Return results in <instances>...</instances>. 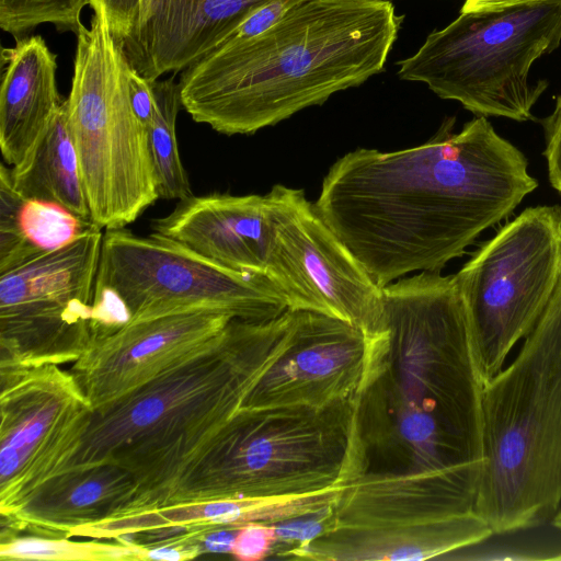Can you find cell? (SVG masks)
Here are the masks:
<instances>
[{"label": "cell", "mask_w": 561, "mask_h": 561, "mask_svg": "<svg viewBox=\"0 0 561 561\" xmlns=\"http://www.w3.org/2000/svg\"><path fill=\"white\" fill-rule=\"evenodd\" d=\"M116 542L71 541L69 538L20 535L0 541V559L36 561H146L147 549Z\"/></svg>", "instance_id": "cell-24"}, {"label": "cell", "mask_w": 561, "mask_h": 561, "mask_svg": "<svg viewBox=\"0 0 561 561\" xmlns=\"http://www.w3.org/2000/svg\"><path fill=\"white\" fill-rule=\"evenodd\" d=\"M551 522H552V525H553L557 529L561 530V508H560V511L556 514V516L552 518V520H551Z\"/></svg>", "instance_id": "cell-34"}, {"label": "cell", "mask_w": 561, "mask_h": 561, "mask_svg": "<svg viewBox=\"0 0 561 561\" xmlns=\"http://www.w3.org/2000/svg\"><path fill=\"white\" fill-rule=\"evenodd\" d=\"M125 72L133 111L140 123L148 128L156 111L154 81L146 79L129 60Z\"/></svg>", "instance_id": "cell-30"}, {"label": "cell", "mask_w": 561, "mask_h": 561, "mask_svg": "<svg viewBox=\"0 0 561 561\" xmlns=\"http://www.w3.org/2000/svg\"><path fill=\"white\" fill-rule=\"evenodd\" d=\"M539 1L542 0H465L460 13L499 11Z\"/></svg>", "instance_id": "cell-31"}, {"label": "cell", "mask_w": 561, "mask_h": 561, "mask_svg": "<svg viewBox=\"0 0 561 561\" xmlns=\"http://www.w3.org/2000/svg\"><path fill=\"white\" fill-rule=\"evenodd\" d=\"M76 33L71 89L65 100L68 129L92 221L122 229L159 194L148 129L135 115L127 89L126 57L113 37L100 0Z\"/></svg>", "instance_id": "cell-7"}, {"label": "cell", "mask_w": 561, "mask_h": 561, "mask_svg": "<svg viewBox=\"0 0 561 561\" xmlns=\"http://www.w3.org/2000/svg\"><path fill=\"white\" fill-rule=\"evenodd\" d=\"M294 321L291 309L270 320L232 319L206 350L93 410L64 471L99 463L125 468L138 490L112 518L142 512L237 413L286 352Z\"/></svg>", "instance_id": "cell-4"}, {"label": "cell", "mask_w": 561, "mask_h": 561, "mask_svg": "<svg viewBox=\"0 0 561 561\" xmlns=\"http://www.w3.org/2000/svg\"><path fill=\"white\" fill-rule=\"evenodd\" d=\"M291 343L249 392L240 409L325 407L354 397L376 337L334 317L294 310Z\"/></svg>", "instance_id": "cell-15"}, {"label": "cell", "mask_w": 561, "mask_h": 561, "mask_svg": "<svg viewBox=\"0 0 561 561\" xmlns=\"http://www.w3.org/2000/svg\"><path fill=\"white\" fill-rule=\"evenodd\" d=\"M276 539L273 524L248 523L240 527L230 554L239 561H259L270 558Z\"/></svg>", "instance_id": "cell-27"}, {"label": "cell", "mask_w": 561, "mask_h": 561, "mask_svg": "<svg viewBox=\"0 0 561 561\" xmlns=\"http://www.w3.org/2000/svg\"><path fill=\"white\" fill-rule=\"evenodd\" d=\"M556 561H561V552L554 558Z\"/></svg>", "instance_id": "cell-35"}, {"label": "cell", "mask_w": 561, "mask_h": 561, "mask_svg": "<svg viewBox=\"0 0 561 561\" xmlns=\"http://www.w3.org/2000/svg\"><path fill=\"white\" fill-rule=\"evenodd\" d=\"M486 383L534 329L561 277V207L524 209L454 275Z\"/></svg>", "instance_id": "cell-10"}, {"label": "cell", "mask_w": 561, "mask_h": 561, "mask_svg": "<svg viewBox=\"0 0 561 561\" xmlns=\"http://www.w3.org/2000/svg\"><path fill=\"white\" fill-rule=\"evenodd\" d=\"M138 483L115 463L73 468L48 480L20 511L1 516L0 541L28 534L69 538L75 528L116 516Z\"/></svg>", "instance_id": "cell-18"}, {"label": "cell", "mask_w": 561, "mask_h": 561, "mask_svg": "<svg viewBox=\"0 0 561 561\" xmlns=\"http://www.w3.org/2000/svg\"><path fill=\"white\" fill-rule=\"evenodd\" d=\"M561 44V0L462 12L398 61L402 80L422 82L476 116L534 119L548 81L529 82L534 62Z\"/></svg>", "instance_id": "cell-8"}, {"label": "cell", "mask_w": 561, "mask_h": 561, "mask_svg": "<svg viewBox=\"0 0 561 561\" xmlns=\"http://www.w3.org/2000/svg\"><path fill=\"white\" fill-rule=\"evenodd\" d=\"M93 409L59 365L0 366V515L10 516L68 466Z\"/></svg>", "instance_id": "cell-12"}, {"label": "cell", "mask_w": 561, "mask_h": 561, "mask_svg": "<svg viewBox=\"0 0 561 561\" xmlns=\"http://www.w3.org/2000/svg\"><path fill=\"white\" fill-rule=\"evenodd\" d=\"M545 135L543 156L551 186L561 194V94L551 114L540 119Z\"/></svg>", "instance_id": "cell-29"}, {"label": "cell", "mask_w": 561, "mask_h": 561, "mask_svg": "<svg viewBox=\"0 0 561 561\" xmlns=\"http://www.w3.org/2000/svg\"><path fill=\"white\" fill-rule=\"evenodd\" d=\"M113 37L122 46L139 24L146 0H100Z\"/></svg>", "instance_id": "cell-28"}, {"label": "cell", "mask_w": 561, "mask_h": 561, "mask_svg": "<svg viewBox=\"0 0 561 561\" xmlns=\"http://www.w3.org/2000/svg\"><path fill=\"white\" fill-rule=\"evenodd\" d=\"M268 0H146L138 26L121 46L149 81L183 71L213 50Z\"/></svg>", "instance_id": "cell-17"}, {"label": "cell", "mask_w": 561, "mask_h": 561, "mask_svg": "<svg viewBox=\"0 0 561 561\" xmlns=\"http://www.w3.org/2000/svg\"><path fill=\"white\" fill-rule=\"evenodd\" d=\"M276 539L270 558L295 559L310 542L335 527V505L273 524Z\"/></svg>", "instance_id": "cell-26"}, {"label": "cell", "mask_w": 561, "mask_h": 561, "mask_svg": "<svg viewBox=\"0 0 561 561\" xmlns=\"http://www.w3.org/2000/svg\"><path fill=\"white\" fill-rule=\"evenodd\" d=\"M10 175L14 187L23 195L54 203L79 217L91 219L67 125L65 101L31 152L20 164L10 168Z\"/></svg>", "instance_id": "cell-22"}, {"label": "cell", "mask_w": 561, "mask_h": 561, "mask_svg": "<svg viewBox=\"0 0 561 561\" xmlns=\"http://www.w3.org/2000/svg\"><path fill=\"white\" fill-rule=\"evenodd\" d=\"M207 309L262 321L287 311L283 291L266 275L224 267L168 238L125 228L103 234L92 329L129 320Z\"/></svg>", "instance_id": "cell-9"}, {"label": "cell", "mask_w": 561, "mask_h": 561, "mask_svg": "<svg viewBox=\"0 0 561 561\" xmlns=\"http://www.w3.org/2000/svg\"><path fill=\"white\" fill-rule=\"evenodd\" d=\"M89 0H0V27L15 37L41 24L75 34L82 24L81 13Z\"/></svg>", "instance_id": "cell-25"}, {"label": "cell", "mask_w": 561, "mask_h": 561, "mask_svg": "<svg viewBox=\"0 0 561 561\" xmlns=\"http://www.w3.org/2000/svg\"><path fill=\"white\" fill-rule=\"evenodd\" d=\"M455 124L446 117L408 149L357 148L323 178L318 214L380 287L440 272L538 186L524 153L486 117L459 131Z\"/></svg>", "instance_id": "cell-2"}, {"label": "cell", "mask_w": 561, "mask_h": 561, "mask_svg": "<svg viewBox=\"0 0 561 561\" xmlns=\"http://www.w3.org/2000/svg\"><path fill=\"white\" fill-rule=\"evenodd\" d=\"M156 111L148 126V141L159 198L184 199L193 195L180 158L176 117L182 107L179 82L174 76L153 82Z\"/></svg>", "instance_id": "cell-23"}, {"label": "cell", "mask_w": 561, "mask_h": 561, "mask_svg": "<svg viewBox=\"0 0 561 561\" xmlns=\"http://www.w3.org/2000/svg\"><path fill=\"white\" fill-rule=\"evenodd\" d=\"M476 512L494 535L551 522L561 508V305L550 299L515 358L483 388Z\"/></svg>", "instance_id": "cell-5"}, {"label": "cell", "mask_w": 561, "mask_h": 561, "mask_svg": "<svg viewBox=\"0 0 561 561\" xmlns=\"http://www.w3.org/2000/svg\"><path fill=\"white\" fill-rule=\"evenodd\" d=\"M552 298L561 305V277L552 295Z\"/></svg>", "instance_id": "cell-33"}, {"label": "cell", "mask_w": 561, "mask_h": 561, "mask_svg": "<svg viewBox=\"0 0 561 561\" xmlns=\"http://www.w3.org/2000/svg\"><path fill=\"white\" fill-rule=\"evenodd\" d=\"M197 557L198 553L196 551L175 546H163L147 549L146 553V560L157 561H181L195 559Z\"/></svg>", "instance_id": "cell-32"}, {"label": "cell", "mask_w": 561, "mask_h": 561, "mask_svg": "<svg viewBox=\"0 0 561 561\" xmlns=\"http://www.w3.org/2000/svg\"><path fill=\"white\" fill-rule=\"evenodd\" d=\"M98 228L91 219L20 193L12 183L9 165L1 163L0 273L65 247Z\"/></svg>", "instance_id": "cell-21"}, {"label": "cell", "mask_w": 561, "mask_h": 561, "mask_svg": "<svg viewBox=\"0 0 561 561\" xmlns=\"http://www.w3.org/2000/svg\"><path fill=\"white\" fill-rule=\"evenodd\" d=\"M401 22L387 0H306L186 67L182 107L217 133L254 134L381 72Z\"/></svg>", "instance_id": "cell-3"}, {"label": "cell", "mask_w": 561, "mask_h": 561, "mask_svg": "<svg viewBox=\"0 0 561 561\" xmlns=\"http://www.w3.org/2000/svg\"><path fill=\"white\" fill-rule=\"evenodd\" d=\"M484 379L454 275L382 287V332L354 396L359 471L336 527L436 523L476 512Z\"/></svg>", "instance_id": "cell-1"}, {"label": "cell", "mask_w": 561, "mask_h": 561, "mask_svg": "<svg viewBox=\"0 0 561 561\" xmlns=\"http://www.w3.org/2000/svg\"><path fill=\"white\" fill-rule=\"evenodd\" d=\"M273 245L268 277L291 310L344 320L367 334L382 331V287L329 228L302 190L268 192Z\"/></svg>", "instance_id": "cell-13"}, {"label": "cell", "mask_w": 561, "mask_h": 561, "mask_svg": "<svg viewBox=\"0 0 561 561\" xmlns=\"http://www.w3.org/2000/svg\"><path fill=\"white\" fill-rule=\"evenodd\" d=\"M477 513L401 527L337 528L300 550L295 559L320 561L425 560L444 558L493 536Z\"/></svg>", "instance_id": "cell-20"}, {"label": "cell", "mask_w": 561, "mask_h": 561, "mask_svg": "<svg viewBox=\"0 0 561 561\" xmlns=\"http://www.w3.org/2000/svg\"><path fill=\"white\" fill-rule=\"evenodd\" d=\"M101 228L0 273V366L75 363L92 335Z\"/></svg>", "instance_id": "cell-11"}, {"label": "cell", "mask_w": 561, "mask_h": 561, "mask_svg": "<svg viewBox=\"0 0 561 561\" xmlns=\"http://www.w3.org/2000/svg\"><path fill=\"white\" fill-rule=\"evenodd\" d=\"M232 319L197 309L129 320L92 335L69 371L96 410L209 347Z\"/></svg>", "instance_id": "cell-14"}, {"label": "cell", "mask_w": 561, "mask_h": 561, "mask_svg": "<svg viewBox=\"0 0 561 561\" xmlns=\"http://www.w3.org/2000/svg\"><path fill=\"white\" fill-rule=\"evenodd\" d=\"M56 73L57 55L39 35L2 48L0 150L7 165L24 160L62 107Z\"/></svg>", "instance_id": "cell-19"}, {"label": "cell", "mask_w": 561, "mask_h": 561, "mask_svg": "<svg viewBox=\"0 0 561 561\" xmlns=\"http://www.w3.org/2000/svg\"><path fill=\"white\" fill-rule=\"evenodd\" d=\"M354 397L325 407L239 409L146 508L299 495L358 474Z\"/></svg>", "instance_id": "cell-6"}, {"label": "cell", "mask_w": 561, "mask_h": 561, "mask_svg": "<svg viewBox=\"0 0 561 561\" xmlns=\"http://www.w3.org/2000/svg\"><path fill=\"white\" fill-rule=\"evenodd\" d=\"M151 229L224 267L268 276L273 245L268 193L193 194L152 220Z\"/></svg>", "instance_id": "cell-16"}]
</instances>
